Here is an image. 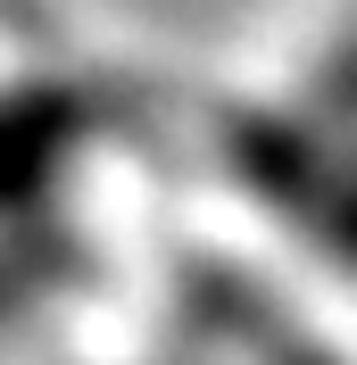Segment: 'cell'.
Instances as JSON below:
<instances>
[{
	"mask_svg": "<svg viewBox=\"0 0 357 365\" xmlns=\"http://www.w3.org/2000/svg\"><path fill=\"white\" fill-rule=\"evenodd\" d=\"M216 150H224V175L241 182L258 207H274V216H291L308 232L324 216V200L357 166V25L316 58L299 100H249V108H233Z\"/></svg>",
	"mask_w": 357,
	"mask_h": 365,
	"instance_id": "obj_1",
	"label": "cell"
},
{
	"mask_svg": "<svg viewBox=\"0 0 357 365\" xmlns=\"http://www.w3.org/2000/svg\"><path fill=\"white\" fill-rule=\"evenodd\" d=\"M166 291H175V316L208 349H224V357H241V365H341L258 274L233 266L224 250H175Z\"/></svg>",
	"mask_w": 357,
	"mask_h": 365,
	"instance_id": "obj_2",
	"label": "cell"
},
{
	"mask_svg": "<svg viewBox=\"0 0 357 365\" xmlns=\"http://www.w3.org/2000/svg\"><path fill=\"white\" fill-rule=\"evenodd\" d=\"M9 150H17V166H9L17 207H42V182L75 158V100L59 83H25L9 108Z\"/></svg>",
	"mask_w": 357,
	"mask_h": 365,
	"instance_id": "obj_3",
	"label": "cell"
},
{
	"mask_svg": "<svg viewBox=\"0 0 357 365\" xmlns=\"http://www.w3.org/2000/svg\"><path fill=\"white\" fill-rule=\"evenodd\" d=\"M308 241H316V257H324V266L357 274V166H349V182H341L333 200H324V216L308 225Z\"/></svg>",
	"mask_w": 357,
	"mask_h": 365,
	"instance_id": "obj_4",
	"label": "cell"
}]
</instances>
